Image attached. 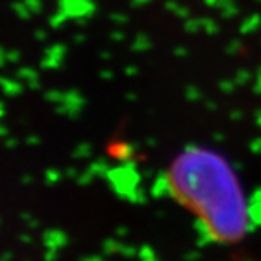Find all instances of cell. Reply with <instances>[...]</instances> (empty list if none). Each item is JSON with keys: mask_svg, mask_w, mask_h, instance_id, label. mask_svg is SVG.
<instances>
[]
</instances>
